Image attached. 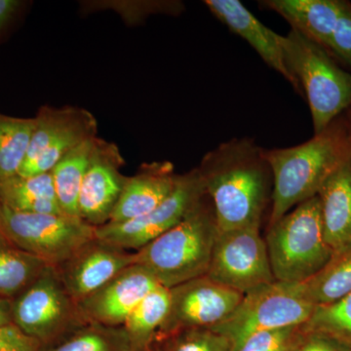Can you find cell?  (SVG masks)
I'll return each mask as SVG.
<instances>
[{"label":"cell","mask_w":351,"mask_h":351,"mask_svg":"<svg viewBox=\"0 0 351 351\" xmlns=\"http://www.w3.org/2000/svg\"><path fill=\"white\" fill-rule=\"evenodd\" d=\"M123 164L119 147L99 138L78 198L80 217L89 225L110 221L126 181L120 172Z\"/></svg>","instance_id":"cell-13"},{"label":"cell","mask_w":351,"mask_h":351,"mask_svg":"<svg viewBox=\"0 0 351 351\" xmlns=\"http://www.w3.org/2000/svg\"><path fill=\"white\" fill-rule=\"evenodd\" d=\"M96 228L80 217L31 214L3 207L0 230L20 249L58 267L96 237Z\"/></svg>","instance_id":"cell-8"},{"label":"cell","mask_w":351,"mask_h":351,"mask_svg":"<svg viewBox=\"0 0 351 351\" xmlns=\"http://www.w3.org/2000/svg\"><path fill=\"white\" fill-rule=\"evenodd\" d=\"M317 195L325 239L336 253L351 245V160L327 180Z\"/></svg>","instance_id":"cell-19"},{"label":"cell","mask_w":351,"mask_h":351,"mask_svg":"<svg viewBox=\"0 0 351 351\" xmlns=\"http://www.w3.org/2000/svg\"><path fill=\"white\" fill-rule=\"evenodd\" d=\"M151 351H232V343L213 329L195 328L157 339Z\"/></svg>","instance_id":"cell-27"},{"label":"cell","mask_w":351,"mask_h":351,"mask_svg":"<svg viewBox=\"0 0 351 351\" xmlns=\"http://www.w3.org/2000/svg\"><path fill=\"white\" fill-rule=\"evenodd\" d=\"M301 286L307 301L315 306L331 304L350 294L351 245L334 253L327 265Z\"/></svg>","instance_id":"cell-23"},{"label":"cell","mask_w":351,"mask_h":351,"mask_svg":"<svg viewBox=\"0 0 351 351\" xmlns=\"http://www.w3.org/2000/svg\"><path fill=\"white\" fill-rule=\"evenodd\" d=\"M34 129V119L0 113V182L19 174Z\"/></svg>","instance_id":"cell-25"},{"label":"cell","mask_w":351,"mask_h":351,"mask_svg":"<svg viewBox=\"0 0 351 351\" xmlns=\"http://www.w3.org/2000/svg\"><path fill=\"white\" fill-rule=\"evenodd\" d=\"M36 339L24 334L16 325L0 328V351H43Z\"/></svg>","instance_id":"cell-32"},{"label":"cell","mask_w":351,"mask_h":351,"mask_svg":"<svg viewBox=\"0 0 351 351\" xmlns=\"http://www.w3.org/2000/svg\"><path fill=\"white\" fill-rule=\"evenodd\" d=\"M265 241L274 279L280 282L308 280L334 255L325 239L318 195L269 225Z\"/></svg>","instance_id":"cell-4"},{"label":"cell","mask_w":351,"mask_h":351,"mask_svg":"<svg viewBox=\"0 0 351 351\" xmlns=\"http://www.w3.org/2000/svg\"><path fill=\"white\" fill-rule=\"evenodd\" d=\"M98 137L89 138L68 152L52 170L58 202L62 211L80 217L78 198L84 176L91 162Z\"/></svg>","instance_id":"cell-21"},{"label":"cell","mask_w":351,"mask_h":351,"mask_svg":"<svg viewBox=\"0 0 351 351\" xmlns=\"http://www.w3.org/2000/svg\"><path fill=\"white\" fill-rule=\"evenodd\" d=\"M13 324V300L0 295V328Z\"/></svg>","instance_id":"cell-34"},{"label":"cell","mask_w":351,"mask_h":351,"mask_svg":"<svg viewBox=\"0 0 351 351\" xmlns=\"http://www.w3.org/2000/svg\"><path fill=\"white\" fill-rule=\"evenodd\" d=\"M263 156L272 174L271 225L304 201L317 195L327 180L351 160L350 130L334 121L304 144L263 149Z\"/></svg>","instance_id":"cell-2"},{"label":"cell","mask_w":351,"mask_h":351,"mask_svg":"<svg viewBox=\"0 0 351 351\" xmlns=\"http://www.w3.org/2000/svg\"><path fill=\"white\" fill-rule=\"evenodd\" d=\"M47 265L14 245L0 230V295L15 299Z\"/></svg>","instance_id":"cell-24"},{"label":"cell","mask_w":351,"mask_h":351,"mask_svg":"<svg viewBox=\"0 0 351 351\" xmlns=\"http://www.w3.org/2000/svg\"><path fill=\"white\" fill-rule=\"evenodd\" d=\"M314 308L304 297L301 283L276 280L244 294L233 313L212 329L230 339L233 350L258 332L306 324Z\"/></svg>","instance_id":"cell-7"},{"label":"cell","mask_w":351,"mask_h":351,"mask_svg":"<svg viewBox=\"0 0 351 351\" xmlns=\"http://www.w3.org/2000/svg\"><path fill=\"white\" fill-rule=\"evenodd\" d=\"M2 211H3V206H2L1 202H0V221H1Z\"/></svg>","instance_id":"cell-35"},{"label":"cell","mask_w":351,"mask_h":351,"mask_svg":"<svg viewBox=\"0 0 351 351\" xmlns=\"http://www.w3.org/2000/svg\"><path fill=\"white\" fill-rule=\"evenodd\" d=\"M206 276L242 295L276 281L260 228L219 230Z\"/></svg>","instance_id":"cell-11"},{"label":"cell","mask_w":351,"mask_h":351,"mask_svg":"<svg viewBox=\"0 0 351 351\" xmlns=\"http://www.w3.org/2000/svg\"><path fill=\"white\" fill-rule=\"evenodd\" d=\"M300 327L258 332L247 339L232 351H289L295 332Z\"/></svg>","instance_id":"cell-29"},{"label":"cell","mask_w":351,"mask_h":351,"mask_svg":"<svg viewBox=\"0 0 351 351\" xmlns=\"http://www.w3.org/2000/svg\"><path fill=\"white\" fill-rule=\"evenodd\" d=\"M204 3L221 23L250 44L267 66L301 93V85L286 66L282 36L265 27L239 0H206Z\"/></svg>","instance_id":"cell-16"},{"label":"cell","mask_w":351,"mask_h":351,"mask_svg":"<svg viewBox=\"0 0 351 351\" xmlns=\"http://www.w3.org/2000/svg\"><path fill=\"white\" fill-rule=\"evenodd\" d=\"M136 263L135 252L95 237L56 267L69 295L80 302Z\"/></svg>","instance_id":"cell-14"},{"label":"cell","mask_w":351,"mask_h":351,"mask_svg":"<svg viewBox=\"0 0 351 351\" xmlns=\"http://www.w3.org/2000/svg\"><path fill=\"white\" fill-rule=\"evenodd\" d=\"M329 49L351 64V3L346 1L332 34Z\"/></svg>","instance_id":"cell-31"},{"label":"cell","mask_w":351,"mask_h":351,"mask_svg":"<svg viewBox=\"0 0 351 351\" xmlns=\"http://www.w3.org/2000/svg\"><path fill=\"white\" fill-rule=\"evenodd\" d=\"M169 289L158 286L145 295L124 323L132 351H151L169 309Z\"/></svg>","instance_id":"cell-22"},{"label":"cell","mask_w":351,"mask_h":351,"mask_svg":"<svg viewBox=\"0 0 351 351\" xmlns=\"http://www.w3.org/2000/svg\"><path fill=\"white\" fill-rule=\"evenodd\" d=\"M302 326L329 335L351 348V293L331 304L315 306Z\"/></svg>","instance_id":"cell-28"},{"label":"cell","mask_w":351,"mask_h":351,"mask_svg":"<svg viewBox=\"0 0 351 351\" xmlns=\"http://www.w3.org/2000/svg\"><path fill=\"white\" fill-rule=\"evenodd\" d=\"M260 3L278 13L292 25V29L328 49L346 1L265 0Z\"/></svg>","instance_id":"cell-18"},{"label":"cell","mask_w":351,"mask_h":351,"mask_svg":"<svg viewBox=\"0 0 351 351\" xmlns=\"http://www.w3.org/2000/svg\"><path fill=\"white\" fill-rule=\"evenodd\" d=\"M206 196L197 168L178 175L172 193L149 213L96 228V237L124 250L137 252L182 221Z\"/></svg>","instance_id":"cell-10"},{"label":"cell","mask_w":351,"mask_h":351,"mask_svg":"<svg viewBox=\"0 0 351 351\" xmlns=\"http://www.w3.org/2000/svg\"><path fill=\"white\" fill-rule=\"evenodd\" d=\"M87 323L80 304L52 265H48L13 299V324L39 341L43 350L57 345Z\"/></svg>","instance_id":"cell-6"},{"label":"cell","mask_w":351,"mask_h":351,"mask_svg":"<svg viewBox=\"0 0 351 351\" xmlns=\"http://www.w3.org/2000/svg\"><path fill=\"white\" fill-rule=\"evenodd\" d=\"M97 128L94 115L84 108H39L27 156L18 175L29 177L52 172L71 149L97 137Z\"/></svg>","instance_id":"cell-9"},{"label":"cell","mask_w":351,"mask_h":351,"mask_svg":"<svg viewBox=\"0 0 351 351\" xmlns=\"http://www.w3.org/2000/svg\"><path fill=\"white\" fill-rule=\"evenodd\" d=\"M286 66L304 88L314 135L322 133L351 105V75L339 68L319 44L291 29L282 36Z\"/></svg>","instance_id":"cell-5"},{"label":"cell","mask_w":351,"mask_h":351,"mask_svg":"<svg viewBox=\"0 0 351 351\" xmlns=\"http://www.w3.org/2000/svg\"><path fill=\"white\" fill-rule=\"evenodd\" d=\"M289 351H351V348L329 335L301 326Z\"/></svg>","instance_id":"cell-30"},{"label":"cell","mask_w":351,"mask_h":351,"mask_svg":"<svg viewBox=\"0 0 351 351\" xmlns=\"http://www.w3.org/2000/svg\"><path fill=\"white\" fill-rule=\"evenodd\" d=\"M0 202L2 206L22 213H64L51 172L29 177L17 175L0 182Z\"/></svg>","instance_id":"cell-20"},{"label":"cell","mask_w":351,"mask_h":351,"mask_svg":"<svg viewBox=\"0 0 351 351\" xmlns=\"http://www.w3.org/2000/svg\"><path fill=\"white\" fill-rule=\"evenodd\" d=\"M43 351H132L125 329L87 323L68 338Z\"/></svg>","instance_id":"cell-26"},{"label":"cell","mask_w":351,"mask_h":351,"mask_svg":"<svg viewBox=\"0 0 351 351\" xmlns=\"http://www.w3.org/2000/svg\"><path fill=\"white\" fill-rule=\"evenodd\" d=\"M169 294V309L156 341L181 330L218 326L243 297L207 276L175 286Z\"/></svg>","instance_id":"cell-12"},{"label":"cell","mask_w":351,"mask_h":351,"mask_svg":"<svg viewBox=\"0 0 351 351\" xmlns=\"http://www.w3.org/2000/svg\"><path fill=\"white\" fill-rule=\"evenodd\" d=\"M158 286L154 276L136 263L78 304L89 322L122 327L145 295Z\"/></svg>","instance_id":"cell-15"},{"label":"cell","mask_w":351,"mask_h":351,"mask_svg":"<svg viewBox=\"0 0 351 351\" xmlns=\"http://www.w3.org/2000/svg\"><path fill=\"white\" fill-rule=\"evenodd\" d=\"M22 5L19 0H0V34L13 19Z\"/></svg>","instance_id":"cell-33"},{"label":"cell","mask_w":351,"mask_h":351,"mask_svg":"<svg viewBox=\"0 0 351 351\" xmlns=\"http://www.w3.org/2000/svg\"><path fill=\"white\" fill-rule=\"evenodd\" d=\"M219 232L260 228L272 193L263 149L249 138H232L203 157L199 167Z\"/></svg>","instance_id":"cell-1"},{"label":"cell","mask_w":351,"mask_h":351,"mask_svg":"<svg viewBox=\"0 0 351 351\" xmlns=\"http://www.w3.org/2000/svg\"><path fill=\"white\" fill-rule=\"evenodd\" d=\"M177 178L168 161L144 164L137 174L126 177L108 223H124L149 213L172 193Z\"/></svg>","instance_id":"cell-17"},{"label":"cell","mask_w":351,"mask_h":351,"mask_svg":"<svg viewBox=\"0 0 351 351\" xmlns=\"http://www.w3.org/2000/svg\"><path fill=\"white\" fill-rule=\"evenodd\" d=\"M348 130H350V137H351V122H350V129H348Z\"/></svg>","instance_id":"cell-36"},{"label":"cell","mask_w":351,"mask_h":351,"mask_svg":"<svg viewBox=\"0 0 351 351\" xmlns=\"http://www.w3.org/2000/svg\"><path fill=\"white\" fill-rule=\"evenodd\" d=\"M218 232L206 195L174 228L135 252L136 263L167 289L206 276Z\"/></svg>","instance_id":"cell-3"}]
</instances>
